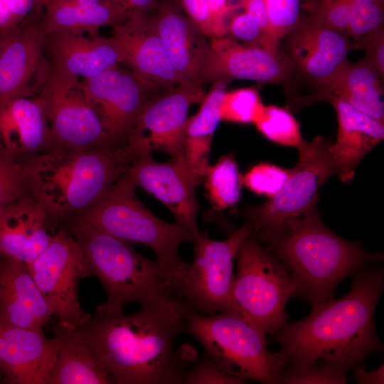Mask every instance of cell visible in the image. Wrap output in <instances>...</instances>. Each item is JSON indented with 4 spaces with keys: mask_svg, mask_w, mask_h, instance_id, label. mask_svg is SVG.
I'll list each match as a JSON object with an SVG mask.
<instances>
[{
    "mask_svg": "<svg viewBox=\"0 0 384 384\" xmlns=\"http://www.w3.org/2000/svg\"><path fill=\"white\" fill-rule=\"evenodd\" d=\"M193 310L171 294L131 315L97 313L75 331L117 384L183 383L196 358L191 346L174 348Z\"/></svg>",
    "mask_w": 384,
    "mask_h": 384,
    "instance_id": "6da1fadb",
    "label": "cell"
},
{
    "mask_svg": "<svg viewBox=\"0 0 384 384\" xmlns=\"http://www.w3.org/2000/svg\"><path fill=\"white\" fill-rule=\"evenodd\" d=\"M383 284V269L367 265L354 274L349 293L313 306L306 318L277 331L274 340L287 362L348 371L368 354L383 351L373 317Z\"/></svg>",
    "mask_w": 384,
    "mask_h": 384,
    "instance_id": "7a4b0ae2",
    "label": "cell"
},
{
    "mask_svg": "<svg viewBox=\"0 0 384 384\" xmlns=\"http://www.w3.org/2000/svg\"><path fill=\"white\" fill-rule=\"evenodd\" d=\"M136 156L126 142L88 150L52 147L23 159L32 196L51 220L90 208L129 170Z\"/></svg>",
    "mask_w": 384,
    "mask_h": 384,
    "instance_id": "3957f363",
    "label": "cell"
},
{
    "mask_svg": "<svg viewBox=\"0 0 384 384\" xmlns=\"http://www.w3.org/2000/svg\"><path fill=\"white\" fill-rule=\"evenodd\" d=\"M266 244L297 284L296 296L312 306L332 299L345 277L383 260L381 252H370L332 232L316 208Z\"/></svg>",
    "mask_w": 384,
    "mask_h": 384,
    "instance_id": "277c9868",
    "label": "cell"
},
{
    "mask_svg": "<svg viewBox=\"0 0 384 384\" xmlns=\"http://www.w3.org/2000/svg\"><path fill=\"white\" fill-rule=\"evenodd\" d=\"M135 188L127 172L95 205L69 223L150 247L166 274L170 293L177 295L189 266L178 248L193 237L179 224L164 222L150 212L138 200Z\"/></svg>",
    "mask_w": 384,
    "mask_h": 384,
    "instance_id": "5b68a950",
    "label": "cell"
},
{
    "mask_svg": "<svg viewBox=\"0 0 384 384\" xmlns=\"http://www.w3.org/2000/svg\"><path fill=\"white\" fill-rule=\"evenodd\" d=\"M68 230L80 243L91 275L97 277L107 294L105 302L95 312H123L128 303L142 306L171 294L158 261L142 256L131 243L70 223Z\"/></svg>",
    "mask_w": 384,
    "mask_h": 384,
    "instance_id": "8992f818",
    "label": "cell"
},
{
    "mask_svg": "<svg viewBox=\"0 0 384 384\" xmlns=\"http://www.w3.org/2000/svg\"><path fill=\"white\" fill-rule=\"evenodd\" d=\"M186 330L221 368L244 380L277 383L287 363L280 351L267 350L266 334L238 311L210 314L192 311Z\"/></svg>",
    "mask_w": 384,
    "mask_h": 384,
    "instance_id": "52a82bcc",
    "label": "cell"
},
{
    "mask_svg": "<svg viewBox=\"0 0 384 384\" xmlns=\"http://www.w3.org/2000/svg\"><path fill=\"white\" fill-rule=\"evenodd\" d=\"M233 297L241 314L265 334L287 324L285 306L297 287L282 262L251 233L236 256Z\"/></svg>",
    "mask_w": 384,
    "mask_h": 384,
    "instance_id": "ba28073f",
    "label": "cell"
},
{
    "mask_svg": "<svg viewBox=\"0 0 384 384\" xmlns=\"http://www.w3.org/2000/svg\"><path fill=\"white\" fill-rule=\"evenodd\" d=\"M321 137L304 141L298 148L299 159L282 188L264 203L246 210L252 234L267 243L316 208L318 191L336 175L329 146Z\"/></svg>",
    "mask_w": 384,
    "mask_h": 384,
    "instance_id": "9c48e42d",
    "label": "cell"
},
{
    "mask_svg": "<svg viewBox=\"0 0 384 384\" xmlns=\"http://www.w3.org/2000/svg\"><path fill=\"white\" fill-rule=\"evenodd\" d=\"M252 231L251 225L247 223L224 240H214L203 233L196 237L193 260L177 297L199 314L224 310L241 313L233 297V266L242 243Z\"/></svg>",
    "mask_w": 384,
    "mask_h": 384,
    "instance_id": "30bf717a",
    "label": "cell"
},
{
    "mask_svg": "<svg viewBox=\"0 0 384 384\" xmlns=\"http://www.w3.org/2000/svg\"><path fill=\"white\" fill-rule=\"evenodd\" d=\"M27 265L59 324L75 329L91 319L82 309L78 294L79 281L91 272L80 243L69 230L53 233L43 251Z\"/></svg>",
    "mask_w": 384,
    "mask_h": 384,
    "instance_id": "8fae6325",
    "label": "cell"
},
{
    "mask_svg": "<svg viewBox=\"0 0 384 384\" xmlns=\"http://www.w3.org/2000/svg\"><path fill=\"white\" fill-rule=\"evenodd\" d=\"M79 82L50 70L43 76L38 97L48 122L52 147L82 151L121 144L109 134L78 88Z\"/></svg>",
    "mask_w": 384,
    "mask_h": 384,
    "instance_id": "7c38bea8",
    "label": "cell"
},
{
    "mask_svg": "<svg viewBox=\"0 0 384 384\" xmlns=\"http://www.w3.org/2000/svg\"><path fill=\"white\" fill-rule=\"evenodd\" d=\"M203 90L181 84L151 97L144 105L129 132L126 144L137 156L154 151L171 158L183 149L190 106L201 102Z\"/></svg>",
    "mask_w": 384,
    "mask_h": 384,
    "instance_id": "4fadbf2b",
    "label": "cell"
},
{
    "mask_svg": "<svg viewBox=\"0 0 384 384\" xmlns=\"http://www.w3.org/2000/svg\"><path fill=\"white\" fill-rule=\"evenodd\" d=\"M78 87L117 143L126 142L139 112L159 90L118 65L82 79Z\"/></svg>",
    "mask_w": 384,
    "mask_h": 384,
    "instance_id": "5bb4252c",
    "label": "cell"
},
{
    "mask_svg": "<svg viewBox=\"0 0 384 384\" xmlns=\"http://www.w3.org/2000/svg\"><path fill=\"white\" fill-rule=\"evenodd\" d=\"M284 38L283 55L292 66V75L298 73L316 90L331 79L354 48L346 35L306 14Z\"/></svg>",
    "mask_w": 384,
    "mask_h": 384,
    "instance_id": "9a60e30c",
    "label": "cell"
},
{
    "mask_svg": "<svg viewBox=\"0 0 384 384\" xmlns=\"http://www.w3.org/2000/svg\"><path fill=\"white\" fill-rule=\"evenodd\" d=\"M287 58L279 52L240 44L228 36L210 38L203 64V83H228L234 79L287 85L292 77Z\"/></svg>",
    "mask_w": 384,
    "mask_h": 384,
    "instance_id": "2e32d148",
    "label": "cell"
},
{
    "mask_svg": "<svg viewBox=\"0 0 384 384\" xmlns=\"http://www.w3.org/2000/svg\"><path fill=\"white\" fill-rule=\"evenodd\" d=\"M127 174L136 187L144 189L164 204L176 223L193 237L201 234L196 224L198 205L196 180L188 169L181 152L167 162H157L151 154L135 157Z\"/></svg>",
    "mask_w": 384,
    "mask_h": 384,
    "instance_id": "e0dca14e",
    "label": "cell"
},
{
    "mask_svg": "<svg viewBox=\"0 0 384 384\" xmlns=\"http://www.w3.org/2000/svg\"><path fill=\"white\" fill-rule=\"evenodd\" d=\"M114 28L124 63L140 78L164 90L183 84L153 24L151 12L131 14Z\"/></svg>",
    "mask_w": 384,
    "mask_h": 384,
    "instance_id": "ac0fdd59",
    "label": "cell"
},
{
    "mask_svg": "<svg viewBox=\"0 0 384 384\" xmlns=\"http://www.w3.org/2000/svg\"><path fill=\"white\" fill-rule=\"evenodd\" d=\"M44 50L50 59L51 72L75 80L92 78L124 63L123 52L113 37L55 32L46 35Z\"/></svg>",
    "mask_w": 384,
    "mask_h": 384,
    "instance_id": "d6986e66",
    "label": "cell"
},
{
    "mask_svg": "<svg viewBox=\"0 0 384 384\" xmlns=\"http://www.w3.org/2000/svg\"><path fill=\"white\" fill-rule=\"evenodd\" d=\"M151 18L183 83L203 90L201 70L208 50L206 36L174 0H160Z\"/></svg>",
    "mask_w": 384,
    "mask_h": 384,
    "instance_id": "ffe728a7",
    "label": "cell"
},
{
    "mask_svg": "<svg viewBox=\"0 0 384 384\" xmlns=\"http://www.w3.org/2000/svg\"><path fill=\"white\" fill-rule=\"evenodd\" d=\"M57 351L55 339L43 328L26 329L0 324V370L9 384H47Z\"/></svg>",
    "mask_w": 384,
    "mask_h": 384,
    "instance_id": "44dd1931",
    "label": "cell"
},
{
    "mask_svg": "<svg viewBox=\"0 0 384 384\" xmlns=\"http://www.w3.org/2000/svg\"><path fill=\"white\" fill-rule=\"evenodd\" d=\"M50 219L33 196L0 210V257L29 264L48 245Z\"/></svg>",
    "mask_w": 384,
    "mask_h": 384,
    "instance_id": "7402d4cb",
    "label": "cell"
},
{
    "mask_svg": "<svg viewBox=\"0 0 384 384\" xmlns=\"http://www.w3.org/2000/svg\"><path fill=\"white\" fill-rule=\"evenodd\" d=\"M52 309L36 284L26 264L0 257V324L43 328Z\"/></svg>",
    "mask_w": 384,
    "mask_h": 384,
    "instance_id": "603a6c76",
    "label": "cell"
},
{
    "mask_svg": "<svg viewBox=\"0 0 384 384\" xmlns=\"http://www.w3.org/2000/svg\"><path fill=\"white\" fill-rule=\"evenodd\" d=\"M375 68L365 58L356 63L348 60L321 88L297 99L302 107L316 101L339 99L359 112L384 124L383 90Z\"/></svg>",
    "mask_w": 384,
    "mask_h": 384,
    "instance_id": "cb8c5ba5",
    "label": "cell"
},
{
    "mask_svg": "<svg viewBox=\"0 0 384 384\" xmlns=\"http://www.w3.org/2000/svg\"><path fill=\"white\" fill-rule=\"evenodd\" d=\"M0 146L22 160L52 147L50 127L38 97L0 102Z\"/></svg>",
    "mask_w": 384,
    "mask_h": 384,
    "instance_id": "d4e9b609",
    "label": "cell"
},
{
    "mask_svg": "<svg viewBox=\"0 0 384 384\" xmlns=\"http://www.w3.org/2000/svg\"><path fill=\"white\" fill-rule=\"evenodd\" d=\"M338 120L336 142L329 151L336 175L344 183L351 181L360 161L384 138L383 124L359 112L346 102L333 99Z\"/></svg>",
    "mask_w": 384,
    "mask_h": 384,
    "instance_id": "484cf974",
    "label": "cell"
},
{
    "mask_svg": "<svg viewBox=\"0 0 384 384\" xmlns=\"http://www.w3.org/2000/svg\"><path fill=\"white\" fill-rule=\"evenodd\" d=\"M45 36L40 19L31 15L12 36L0 56V102L29 96V85L42 60Z\"/></svg>",
    "mask_w": 384,
    "mask_h": 384,
    "instance_id": "4316f807",
    "label": "cell"
},
{
    "mask_svg": "<svg viewBox=\"0 0 384 384\" xmlns=\"http://www.w3.org/2000/svg\"><path fill=\"white\" fill-rule=\"evenodd\" d=\"M40 19L45 35L55 32L99 35L103 26L121 24L130 15L111 0H49Z\"/></svg>",
    "mask_w": 384,
    "mask_h": 384,
    "instance_id": "83f0119b",
    "label": "cell"
},
{
    "mask_svg": "<svg viewBox=\"0 0 384 384\" xmlns=\"http://www.w3.org/2000/svg\"><path fill=\"white\" fill-rule=\"evenodd\" d=\"M57 351L47 384H110L113 379L75 329L53 327Z\"/></svg>",
    "mask_w": 384,
    "mask_h": 384,
    "instance_id": "f1b7e54d",
    "label": "cell"
},
{
    "mask_svg": "<svg viewBox=\"0 0 384 384\" xmlns=\"http://www.w3.org/2000/svg\"><path fill=\"white\" fill-rule=\"evenodd\" d=\"M224 83L213 84L201 101L198 111L188 117L181 151L185 164L198 185L208 166L213 134L220 118V107L225 93Z\"/></svg>",
    "mask_w": 384,
    "mask_h": 384,
    "instance_id": "f546056e",
    "label": "cell"
},
{
    "mask_svg": "<svg viewBox=\"0 0 384 384\" xmlns=\"http://www.w3.org/2000/svg\"><path fill=\"white\" fill-rule=\"evenodd\" d=\"M203 180L207 198L214 210H224L239 201L242 179L233 154L222 156L214 165H208Z\"/></svg>",
    "mask_w": 384,
    "mask_h": 384,
    "instance_id": "4dcf8cb0",
    "label": "cell"
},
{
    "mask_svg": "<svg viewBox=\"0 0 384 384\" xmlns=\"http://www.w3.org/2000/svg\"><path fill=\"white\" fill-rule=\"evenodd\" d=\"M254 124L262 136L279 145L298 149L305 141L292 113L276 105L265 106Z\"/></svg>",
    "mask_w": 384,
    "mask_h": 384,
    "instance_id": "1f68e13d",
    "label": "cell"
},
{
    "mask_svg": "<svg viewBox=\"0 0 384 384\" xmlns=\"http://www.w3.org/2000/svg\"><path fill=\"white\" fill-rule=\"evenodd\" d=\"M32 196L24 164L0 146V210Z\"/></svg>",
    "mask_w": 384,
    "mask_h": 384,
    "instance_id": "d6a6232c",
    "label": "cell"
},
{
    "mask_svg": "<svg viewBox=\"0 0 384 384\" xmlns=\"http://www.w3.org/2000/svg\"><path fill=\"white\" fill-rule=\"evenodd\" d=\"M264 107L260 95L255 88L225 91L220 107V118L233 123L254 124Z\"/></svg>",
    "mask_w": 384,
    "mask_h": 384,
    "instance_id": "836d02e7",
    "label": "cell"
},
{
    "mask_svg": "<svg viewBox=\"0 0 384 384\" xmlns=\"http://www.w3.org/2000/svg\"><path fill=\"white\" fill-rule=\"evenodd\" d=\"M270 26L272 50L278 52L280 42L302 18L301 0H263Z\"/></svg>",
    "mask_w": 384,
    "mask_h": 384,
    "instance_id": "e575fe53",
    "label": "cell"
},
{
    "mask_svg": "<svg viewBox=\"0 0 384 384\" xmlns=\"http://www.w3.org/2000/svg\"><path fill=\"white\" fill-rule=\"evenodd\" d=\"M292 173L274 164L261 162L241 176L242 184L252 192L268 198L275 196L284 186Z\"/></svg>",
    "mask_w": 384,
    "mask_h": 384,
    "instance_id": "d590c367",
    "label": "cell"
},
{
    "mask_svg": "<svg viewBox=\"0 0 384 384\" xmlns=\"http://www.w3.org/2000/svg\"><path fill=\"white\" fill-rule=\"evenodd\" d=\"M347 370L326 364L290 366L281 371L278 383L290 384L304 383H346Z\"/></svg>",
    "mask_w": 384,
    "mask_h": 384,
    "instance_id": "8d00e7d4",
    "label": "cell"
},
{
    "mask_svg": "<svg viewBox=\"0 0 384 384\" xmlns=\"http://www.w3.org/2000/svg\"><path fill=\"white\" fill-rule=\"evenodd\" d=\"M243 379L233 375L221 368L207 353L188 368L183 378L186 384H240Z\"/></svg>",
    "mask_w": 384,
    "mask_h": 384,
    "instance_id": "74e56055",
    "label": "cell"
},
{
    "mask_svg": "<svg viewBox=\"0 0 384 384\" xmlns=\"http://www.w3.org/2000/svg\"><path fill=\"white\" fill-rule=\"evenodd\" d=\"M229 36L247 45L267 48L266 38L257 21L245 12L233 14L228 22ZM268 50V49H267Z\"/></svg>",
    "mask_w": 384,
    "mask_h": 384,
    "instance_id": "f35d334b",
    "label": "cell"
},
{
    "mask_svg": "<svg viewBox=\"0 0 384 384\" xmlns=\"http://www.w3.org/2000/svg\"><path fill=\"white\" fill-rule=\"evenodd\" d=\"M176 2L188 18L206 36H224L215 23L207 0H176Z\"/></svg>",
    "mask_w": 384,
    "mask_h": 384,
    "instance_id": "ab89813d",
    "label": "cell"
},
{
    "mask_svg": "<svg viewBox=\"0 0 384 384\" xmlns=\"http://www.w3.org/2000/svg\"><path fill=\"white\" fill-rule=\"evenodd\" d=\"M354 48L363 49L366 55L364 58L377 70L380 78H384V29L383 27L370 32L354 45Z\"/></svg>",
    "mask_w": 384,
    "mask_h": 384,
    "instance_id": "60d3db41",
    "label": "cell"
},
{
    "mask_svg": "<svg viewBox=\"0 0 384 384\" xmlns=\"http://www.w3.org/2000/svg\"><path fill=\"white\" fill-rule=\"evenodd\" d=\"M238 3L240 8L244 9V12L252 16L257 21L265 36L267 49L274 52L271 48L270 26L267 9L263 0H238Z\"/></svg>",
    "mask_w": 384,
    "mask_h": 384,
    "instance_id": "b9f144b4",
    "label": "cell"
},
{
    "mask_svg": "<svg viewBox=\"0 0 384 384\" xmlns=\"http://www.w3.org/2000/svg\"><path fill=\"white\" fill-rule=\"evenodd\" d=\"M211 14L223 36H227L228 31V18L233 12L240 8L230 0H207Z\"/></svg>",
    "mask_w": 384,
    "mask_h": 384,
    "instance_id": "7bdbcfd3",
    "label": "cell"
},
{
    "mask_svg": "<svg viewBox=\"0 0 384 384\" xmlns=\"http://www.w3.org/2000/svg\"><path fill=\"white\" fill-rule=\"evenodd\" d=\"M21 26L11 12L9 0H0V40L12 36Z\"/></svg>",
    "mask_w": 384,
    "mask_h": 384,
    "instance_id": "ee69618b",
    "label": "cell"
},
{
    "mask_svg": "<svg viewBox=\"0 0 384 384\" xmlns=\"http://www.w3.org/2000/svg\"><path fill=\"white\" fill-rule=\"evenodd\" d=\"M128 14H146L154 11L160 0H111Z\"/></svg>",
    "mask_w": 384,
    "mask_h": 384,
    "instance_id": "f6af8a7d",
    "label": "cell"
},
{
    "mask_svg": "<svg viewBox=\"0 0 384 384\" xmlns=\"http://www.w3.org/2000/svg\"><path fill=\"white\" fill-rule=\"evenodd\" d=\"M383 367L384 365L382 364L378 368L368 371L356 364L353 369L355 380L357 383L362 384H383L384 383Z\"/></svg>",
    "mask_w": 384,
    "mask_h": 384,
    "instance_id": "bcb514c9",
    "label": "cell"
},
{
    "mask_svg": "<svg viewBox=\"0 0 384 384\" xmlns=\"http://www.w3.org/2000/svg\"><path fill=\"white\" fill-rule=\"evenodd\" d=\"M11 37L12 36H10L9 38H6L0 40V56Z\"/></svg>",
    "mask_w": 384,
    "mask_h": 384,
    "instance_id": "7dc6e473",
    "label": "cell"
},
{
    "mask_svg": "<svg viewBox=\"0 0 384 384\" xmlns=\"http://www.w3.org/2000/svg\"><path fill=\"white\" fill-rule=\"evenodd\" d=\"M302 4L303 5L304 3H306L308 0H301Z\"/></svg>",
    "mask_w": 384,
    "mask_h": 384,
    "instance_id": "c3c4849f",
    "label": "cell"
},
{
    "mask_svg": "<svg viewBox=\"0 0 384 384\" xmlns=\"http://www.w3.org/2000/svg\"><path fill=\"white\" fill-rule=\"evenodd\" d=\"M176 1V0H174Z\"/></svg>",
    "mask_w": 384,
    "mask_h": 384,
    "instance_id": "681fc988",
    "label": "cell"
}]
</instances>
